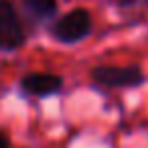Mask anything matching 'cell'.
<instances>
[{
  "label": "cell",
  "instance_id": "277c9868",
  "mask_svg": "<svg viewBox=\"0 0 148 148\" xmlns=\"http://www.w3.org/2000/svg\"><path fill=\"white\" fill-rule=\"evenodd\" d=\"M21 89L33 97H49L63 89V77L57 73H27L21 79Z\"/></svg>",
  "mask_w": 148,
  "mask_h": 148
},
{
  "label": "cell",
  "instance_id": "52a82bcc",
  "mask_svg": "<svg viewBox=\"0 0 148 148\" xmlns=\"http://www.w3.org/2000/svg\"><path fill=\"white\" fill-rule=\"evenodd\" d=\"M0 148H10V138L2 130H0Z\"/></svg>",
  "mask_w": 148,
  "mask_h": 148
},
{
  "label": "cell",
  "instance_id": "8992f818",
  "mask_svg": "<svg viewBox=\"0 0 148 148\" xmlns=\"http://www.w3.org/2000/svg\"><path fill=\"white\" fill-rule=\"evenodd\" d=\"M116 6L122 10H130V8H140V6H148V0H114Z\"/></svg>",
  "mask_w": 148,
  "mask_h": 148
},
{
  "label": "cell",
  "instance_id": "6da1fadb",
  "mask_svg": "<svg viewBox=\"0 0 148 148\" xmlns=\"http://www.w3.org/2000/svg\"><path fill=\"white\" fill-rule=\"evenodd\" d=\"M93 31V18L85 8H73L63 16L55 18L49 27L51 37L63 45H75L87 39Z\"/></svg>",
  "mask_w": 148,
  "mask_h": 148
},
{
  "label": "cell",
  "instance_id": "5b68a950",
  "mask_svg": "<svg viewBox=\"0 0 148 148\" xmlns=\"http://www.w3.org/2000/svg\"><path fill=\"white\" fill-rule=\"evenodd\" d=\"M21 10L31 27H41L57 18V0H21Z\"/></svg>",
  "mask_w": 148,
  "mask_h": 148
},
{
  "label": "cell",
  "instance_id": "3957f363",
  "mask_svg": "<svg viewBox=\"0 0 148 148\" xmlns=\"http://www.w3.org/2000/svg\"><path fill=\"white\" fill-rule=\"evenodd\" d=\"M27 43L25 21L12 0H0V53H14Z\"/></svg>",
  "mask_w": 148,
  "mask_h": 148
},
{
  "label": "cell",
  "instance_id": "7a4b0ae2",
  "mask_svg": "<svg viewBox=\"0 0 148 148\" xmlns=\"http://www.w3.org/2000/svg\"><path fill=\"white\" fill-rule=\"evenodd\" d=\"M91 81L103 89H130L144 83V71L138 65H97L89 71Z\"/></svg>",
  "mask_w": 148,
  "mask_h": 148
}]
</instances>
